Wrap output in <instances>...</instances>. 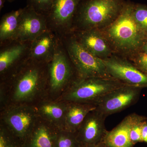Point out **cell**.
Returning a JSON list of instances; mask_svg holds the SVG:
<instances>
[{"instance_id":"cell-1","label":"cell","mask_w":147,"mask_h":147,"mask_svg":"<svg viewBox=\"0 0 147 147\" xmlns=\"http://www.w3.org/2000/svg\"><path fill=\"white\" fill-rule=\"evenodd\" d=\"M134 4L126 1L116 20L100 30L108 40L114 54L127 59L139 53L146 40L133 17Z\"/></svg>"},{"instance_id":"cell-2","label":"cell","mask_w":147,"mask_h":147,"mask_svg":"<svg viewBox=\"0 0 147 147\" xmlns=\"http://www.w3.org/2000/svg\"><path fill=\"white\" fill-rule=\"evenodd\" d=\"M124 0H83L74 18L72 32L104 28L116 20Z\"/></svg>"},{"instance_id":"cell-3","label":"cell","mask_w":147,"mask_h":147,"mask_svg":"<svg viewBox=\"0 0 147 147\" xmlns=\"http://www.w3.org/2000/svg\"><path fill=\"white\" fill-rule=\"evenodd\" d=\"M125 85L113 78L78 77L69 88L65 99L70 102L95 104L110 92Z\"/></svg>"},{"instance_id":"cell-4","label":"cell","mask_w":147,"mask_h":147,"mask_svg":"<svg viewBox=\"0 0 147 147\" xmlns=\"http://www.w3.org/2000/svg\"><path fill=\"white\" fill-rule=\"evenodd\" d=\"M61 38L79 78H112L103 60L82 47L72 33Z\"/></svg>"},{"instance_id":"cell-5","label":"cell","mask_w":147,"mask_h":147,"mask_svg":"<svg viewBox=\"0 0 147 147\" xmlns=\"http://www.w3.org/2000/svg\"><path fill=\"white\" fill-rule=\"evenodd\" d=\"M48 81L53 90L72 83L78 76L61 39L51 60L47 63Z\"/></svg>"},{"instance_id":"cell-6","label":"cell","mask_w":147,"mask_h":147,"mask_svg":"<svg viewBox=\"0 0 147 147\" xmlns=\"http://www.w3.org/2000/svg\"><path fill=\"white\" fill-rule=\"evenodd\" d=\"M83 0H54L46 15L48 29L60 37L71 32L74 21Z\"/></svg>"},{"instance_id":"cell-7","label":"cell","mask_w":147,"mask_h":147,"mask_svg":"<svg viewBox=\"0 0 147 147\" xmlns=\"http://www.w3.org/2000/svg\"><path fill=\"white\" fill-rule=\"evenodd\" d=\"M102 60L112 78L128 86L147 88V75L128 59L114 54Z\"/></svg>"},{"instance_id":"cell-8","label":"cell","mask_w":147,"mask_h":147,"mask_svg":"<svg viewBox=\"0 0 147 147\" xmlns=\"http://www.w3.org/2000/svg\"><path fill=\"white\" fill-rule=\"evenodd\" d=\"M142 89L125 85L113 90L95 104L96 110L106 117L120 112L137 102Z\"/></svg>"},{"instance_id":"cell-9","label":"cell","mask_w":147,"mask_h":147,"mask_svg":"<svg viewBox=\"0 0 147 147\" xmlns=\"http://www.w3.org/2000/svg\"><path fill=\"white\" fill-rule=\"evenodd\" d=\"M31 43V42L14 40L0 45V73L2 76L13 70L16 73L28 60Z\"/></svg>"},{"instance_id":"cell-10","label":"cell","mask_w":147,"mask_h":147,"mask_svg":"<svg viewBox=\"0 0 147 147\" xmlns=\"http://www.w3.org/2000/svg\"><path fill=\"white\" fill-rule=\"evenodd\" d=\"M48 29L46 16L26 6L20 16L13 40L32 42Z\"/></svg>"},{"instance_id":"cell-11","label":"cell","mask_w":147,"mask_h":147,"mask_svg":"<svg viewBox=\"0 0 147 147\" xmlns=\"http://www.w3.org/2000/svg\"><path fill=\"white\" fill-rule=\"evenodd\" d=\"M106 118L96 109L88 114L75 133L82 147L96 144L103 141L107 132L105 126Z\"/></svg>"},{"instance_id":"cell-12","label":"cell","mask_w":147,"mask_h":147,"mask_svg":"<svg viewBox=\"0 0 147 147\" xmlns=\"http://www.w3.org/2000/svg\"><path fill=\"white\" fill-rule=\"evenodd\" d=\"M82 47L102 60L114 55L110 43L100 30L92 29L71 32Z\"/></svg>"},{"instance_id":"cell-13","label":"cell","mask_w":147,"mask_h":147,"mask_svg":"<svg viewBox=\"0 0 147 147\" xmlns=\"http://www.w3.org/2000/svg\"><path fill=\"white\" fill-rule=\"evenodd\" d=\"M6 121L11 133L23 144L33 131L34 113L27 108H15L9 112Z\"/></svg>"},{"instance_id":"cell-14","label":"cell","mask_w":147,"mask_h":147,"mask_svg":"<svg viewBox=\"0 0 147 147\" xmlns=\"http://www.w3.org/2000/svg\"><path fill=\"white\" fill-rule=\"evenodd\" d=\"M61 38L48 29L37 37L31 43L30 59L48 63L55 54Z\"/></svg>"},{"instance_id":"cell-15","label":"cell","mask_w":147,"mask_h":147,"mask_svg":"<svg viewBox=\"0 0 147 147\" xmlns=\"http://www.w3.org/2000/svg\"><path fill=\"white\" fill-rule=\"evenodd\" d=\"M134 113L125 117L116 127L107 131L103 141L108 147H132L130 131Z\"/></svg>"},{"instance_id":"cell-16","label":"cell","mask_w":147,"mask_h":147,"mask_svg":"<svg viewBox=\"0 0 147 147\" xmlns=\"http://www.w3.org/2000/svg\"><path fill=\"white\" fill-rule=\"evenodd\" d=\"M96 108L92 103L71 102L66 110V131L76 133L88 114Z\"/></svg>"},{"instance_id":"cell-17","label":"cell","mask_w":147,"mask_h":147,"mask_svg":"<svg viewBox=\"0 0 147 147\" xmlns=\"http://www.w3.org/2000/svg\"><path fill=\"white\" fill-rule=\"evenodd\" d=\"M24 8L4 14L0 21V45L13 40Z\"/></svg>"},{"instance_id":"cell-18","label":"cell","mask_w":147,"mask_h":147,"mask_svg":"<svg viewBox=\"0 0 147 147\" xmlns=\"http://www.w3.org/2000/svg\"><path fill=\"white\" fill-rule=\"evenodd\" d=\"M58 133L45 126H40L34 129L22 147H55Z\"/></svg>"},{"instance_id":"cell-19","label":"cell","mask_w":147,"mask_h":147,"mask_svg":"<svg viewBox=\"0 0 147 147\" xmlns=\"http://www.w3.org/2000/svg\"><path fill=\"white\" fill-rule=\"evenodd\" d=\"M134 21L145 39H147V5L134 3L133 10Z\"/></svg>"},{"instance_id":"cell-20","label":"cell","mask_w":147,"mask_h":147,"mask_svg":"<svg viewBox=\"0 0 147 147\" xmlns=\"http://www.w3.org/2000/svg\"><path fill=\"white\" fill-rule=\"evenodd\" d=\"M147 118L144 116L134 113V117L130 131V138L133 145L142 142V129L144 122Z\"/></svg>"},{"instance_id":"cell-21","label":"cell","mask_w":147,"mask_h":147,"mask_svg":"<svg viewBox=\"0 0 147 147\" xmlns=\"http://www.w3.org/2000/svg\"><path fill=\"white\" fill-rule=\"evenodd\" d=\"M55 147H82L76 134L66 131L58 133Z\"/></svg>"},{"instance_id":"cell-22","label":"cell","mask_w":147,"mask_h":147,"mask_svg":"<svg viewBox=\"0 0 147 147\" xmlns=\"http://www.w3.org/2000/svg\"><path fill=\"white\" fill-rule=\"evenodd\" d=\"M41 112L47 118L53 120H59L65 114L66 109H64L61 105L54 103L46 104L41 107Z\"/></svg>"},{"instance_id":"cell-23","label":"cell","mask_w":147,"mask_h":147,"mask_svg":"<svg viewBox=\"0 0 147 147\" xmlns=\"http://www.w3.org/2000/svg\"><path fill=\"white\" fill-rule=\"evenodd\" d=\"M54 0H27V5L38 13L46 16L50 11Z\"/></svg>"},{"instance_id":"cell-24","label":"cell","mask_w":147,"mask_h":147,"mask_svg":"<svg viewBox=\"0 0 147 147\" xmlns=\"http://www.w3.org/2000/svg\"><path fill=\"white\" fill-rule=\"evenodd\" d=\"M23 144L10 132L1 129L0 147H22Z\"/></svg>"},{"instance_id":"cell-25","label":"cell","mask_w":147,"mask_h":147,"mask_svg":"<svg viewBox=\"0 0 147 147\" xmlns=\"http://www.w3.org/2000/svg\"><path fill=\"white\" fill-rule=\"evenodd\" d=\"M128 59L139 70L147 75V54L137 53Z\"/></svg>"},{"instance_id":"cell-26","label":"cell","mask_w":147,"mask_h":147,"mask_svg":"<svg viewBox=\"0 0 147 147\" xmlns=\"http://www.w3.org/2000/svg\"><path fill=\"white\" fill-rule=\"evenodd\" d=\"M142 141L147 143V119L144 122L142 126Z\"/></svg>"},{"instance_id":"cell-27","label":"cell","mask_w":147,"mask_h":147,"mask_svg":"<svg viewBox=\"0 0 147 147\" xmlns=\"http://www.w3.org/2000/svg\"><path fill=\"white\" fill-rule=\"evenodd\" d=\"M139 53L147 54V39L145 40L143 43Z\"/></svg>"},{"instance_id":"cell-28","label":"cell","mask_w":147,"mask_h":147,"mask_svg":"<svg viewBox=\"0 0 147 147\" xmlns=\"http://www.w3.org/2000/svg\"><path fill=\"white\" fill-rule=\"evenodd\" d=\"M105 144L103 141L96 144L89 145V146H85L82 147H105Z\"/></svg>"},{"instance_id":"cell-29","label":"cell","mask_w":147,"mask_h":147,"mask_svg":"<svg viewBox=\"0 0 147 147\" xmlns=\"http://www.w3.org/2000/svg\"><path fill=\"white\" fill-rule=\"evenodd\" d=\"M6 1H7V0H0V11H1L4 6V4Z\"/></svg>"},{"instance_id":"cell-30","label":"cell","mask_w":147,"mask_h":147,"mask_svg":"<svg viewBox=\"0 0 147 147\" xmlns=\"http://www.w3.org/2000/svg\"><path fill=\"white\" fill-rule=\"evenodd\" d=\"M7 1H8L9 2L11 3L13 2L14 1H16V0H7Z\"/></svg>"},{"instance_id":"cell-31","label":"cell","mask_w":147,"mask_h":147,"mask_svg":"<svg viewBox=\"0 0 147 147\" xmlns=\"http://www.w3.org/2000/svg\"><path fill=\"white\" fill-rule=\"evenodd\" d=\"M105 147H108L107 146H106V145L105 144Z\"/></svg>"}]
</instances>
